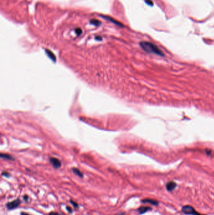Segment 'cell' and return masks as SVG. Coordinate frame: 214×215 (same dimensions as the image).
<instances>
[{"instance_id": "1", "label": "cell", "mask_w": 214, "mask_h": 215, "mask_svg": "<svg viewBox=\"0 0 214 215\" xmlns=\"http://www.w3.org/2000/svg\"><path fill=\"white\" fill-rule=\"evenodd\" d=\"M140 46L144 51L148 53H151V54H156V55H160V56L164 55L160 49L152 43L147 42H142L140 43Z\"/></svg>"}, {"instance_id": "2", "label": "cell", "mask_w": 214, "mask_h": 215, "mask_svg": "<svg viewBox=\"0 0 214 215\" xmlns=\"http://www.w3.org/2000/svg\"><path fill=\"white\" fill-rule=\"evenodd\" d=\"M182 211L184 214H188V215H205V214H202L200 213H198V212L196 211L195 209H194L193 207L191 206L187 205L185 206L182 207Z\"/></svg>"}, {"instance_id": "3", "label": "cell", "mask_w": 214, "mask_h": 215, "mask_svg": "<svg viewBox=\"0 0 214 215\" xmlns=\"http://www.w3.org/2000/svg\"><path fill=\"white\" fill-rule=\"evenodd\" d=\"M20 204V201L19 199H16L13 201L12 202H10L6 204V207L9 209H13L17 208Z\"/></svg>"}, {"instance_id": "4", "label": "cell", "mask_w": 214, "mask_h": 215, "mask_svg": "<svg viewBox=\"0 0 214 215\" xmlns=\"http://www.w3.org/2000/svg\"><path fill=\"white\" fill-rule=\"evenodd\" d=\"M50 161L53 165V166L55 167V168H60L61 166V162L58 160L57 158L51 157L50 158Z\"/></svg>"}, {"instance_id": "5", "label": "cell", "mask_w": 214, "mask_h": 215, "mask_svg": "<svg viewBox=\"0 0 214 215\" xmlns=\"http://www.w3.org/2000/svg\"><path fill=\"white\" fill-rule=\"evenodd\" d=\"M176 187V182L173 181H171L168 182V184H167V189L168 191H172L173 189H175V188Z\"/></svg>"}, {"instance_id": "6", "label": "cell", "mask_w": 214, "mask_h": 215, "mask_svg": "<svg viewBox=\"0 0 214 215\" xmlns=\"http://www.w3.org/2000/svg\"><path fill=\"white\" fill-rule=\"evenodd\" d=\"M141 202L144 203H150V204H151L155 206H157L159 204V203L155 199H145L142 200Z\"/></svg>"}, {"instance_id": "7", "label": "cell", "mask_w": 214, "mask_h": 215, "mask_svg": "<svg viewBox=\"0 0 214 215\" xmlns=\"http://www.w3.org/2000/svg\"><path fill=\"white\" fill-rule=\"evenodd\" d=\"M101 17L103 18H104V19L110 21V22H112V23H114V24H116V25H118V26H123L121 23H119V22H117V21L116 20L113 19V18H111V17H107V16H101Z\"/></svg>"}, {"instance_id": "8", "label": "cell", "mask_w": 214, "mask_h": 215, "mask_svg": "<svg viewBox=\"0 0 214 215\" xmlns=\"http://www.w3.org/2000/svg\"><path fill=\"white\" fill-rule=\"evenodd\" d=\"M149 210H151V208H150V207L142 206L140 207V208L138 209V211L139 212L140 214H143V213H145L146 212L148 211Z\"/></svg>"}, {"instance_id": "9", "label": "cell", "mask_w": 214, "mask_h": 215, "mask_svg": "<svg viewBox=\"0 0 214 215\" xmlns=\"http://www.w3.org/2000/svg\"><path fill=\"white\" fill-rule=\"evenodd\" d=\"M45 51H46V54L48 55V56L50 58V59L52 60L53 61H54V62H55V61L56 60V57H55V55H54V54H53V53L51 51H50V50H46Z\"/></svg>"}, {"instance_id": "10", "label": "cell", "mask_w": 214, "mask_h": 215, "mask_svg": "<svg viewBox=\"0 0 214 215\" xmlns=\"http://www.w3.org/2000/svg\"><path fill=\"white\" fill-rule=\"evenodd\" d=\"M72 171H73V172H74V173L75 174L77 175V176H79V177H83V174H82V173L80 172V171H79V169H78V168H74L72 169Z\"/></svg>"}, {"instance_id": "11", "label": "cell", "mask_w": 214, "mask_h": 215, "mask_svg": "<svg viewBox=\"0 0 214 215\" xmlns=\"http://www.w3.org/2000/svg\"><path fill=\"white\" fill-rule=\"evenodd\" d=\"M1 157L4 158V159H13L10 155H7V154H3V153H1Z\"/></svg>"}, {"instance_id": "12", "label": "cell", "mask_w": 214, "mask_h": 215, "mask_svg": "<svg viewBox=\"0 0 214 215\" xmlns=\"http://www.w3.org/2000/svg\"><path fill=\"white\" fill-rule=\"evenodd\" d=\"M90 23L94 25H99L101 23V22L97 20H92L90 21Z\"/></svg>"}, {"instance_id": "13", "label": "cell", "mask_w": 214, "mask_h": 215, "mask_svg": "<svg viewBox=\"0 0 214 215\" xmlns=\"http://www.w3.org/2000/svg\"><path fill=\"white\" fill-rule=\"evenodd\" d=\"M75 32H76L77 34L78 35H80L81 34H82V30H81L80 28H76L75 29Z\"/></svg>"}, {"instance_id": "14", "label": "cell", "mask_w": 214, "mask_h": 215, "mask_svg": "<svg viewBox=\"0 0 214 215\" xmlns=\"http://www.w3.org/2000/svg\"><path fill=\"white\" fill-rule=\"evenodd\" d=\"M70 202H71L72 204L73 205H74V207H76V208H77V207H78V204H77L76 203H74V201H70Z\"/></svg>"}, {"instance_id": "15", "label": "cell", "mask_w": 214, "mask_h": 215, "mask_svg": "<svg viewBox=\"0 0 214 215\" xmlns=\"http://www.w3.org/2000/svg\"><path fill=\"white\" fill-rule=\"evenodd\" d=\"M49 215H60L58 213H55V212H52V213H50Z\"/></svg>"}, {"instance_id": "16", "label": "cell", "mask_w": 214, "mask_h": 215, "mask_svg": "<svg viewBox=\"0 0 214 215\" xmlns=\"http://www.w3.org/2000/svg\"><path fill=\"white\" fill-rule=\"evenodd\" d=\"M67 209L69 210V212H72V209L71 208H69V207H67Z\"/></svg>"}, {"instance_id": "17", "label": "cell", "mask_w": 214, "mask_h": 215, "mask_svg": "<svg viewBox=\"0 0 214 215\" xmlns=\"http://www.w3.org/2000/svg\"><path fill=\"white\" fill-rule=\"evenodd\" d=\"M21 215H30V214H27V213H21Z\"/></svg>"}]
</instances>
